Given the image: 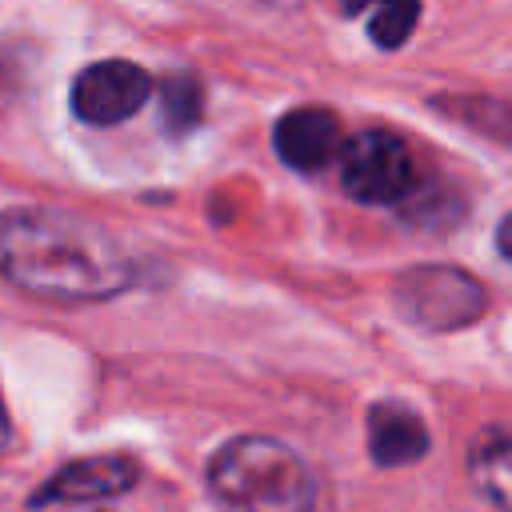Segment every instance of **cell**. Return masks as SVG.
<instances>
[{
    "label": "cell",
    "mask_w": 512,
    "mask_h": 512,
    "mask_svg": "<svg viewBox=\"0 0 512 512\" xmlns=\"http://www.w3.org/2000/svg\"><path fill=\"white\" fill-rule=\"evenodd\" d=\"M0 276L52 304H92L128 288L132 264L100 224L60 208L0 212Z\"/></svg>",
    "instance_id": "obj_1"
},
{
    "label": "cell",
    "mask_w": 512,
    "mask_h": 512,
    "mask_svg": "<svg viewBox=\"0 0 512 512\" xmlns=\"http://www.w3.org/2000/svg\"><path fill=\"white\" fill-rule=\"evenodd\" d=\"M216 512H316L308 464L272 436H236L208 460Z\"/></svg>",
    "instance_id": "obj_2"
},
{
    "label": "cell",
    "mask_w": 512,
    "mask_h": 512,
    "mask_svg": "<svg viewBox=\"0 0 512 512\" xmlns=\"http://www.w3.org/2000/svg\"><path fill=\"white\" fill-rule=\"evenodd\" d=\"M392 300L400 316L424 332H456L484 316L488 292L484 284L452 264H416L396 276Z\"/></svg>",
    "instance_id": "obj_3"
},
{
    "label": "cell",
    "mask_w": 512,
    "mask_h": 512,
    "mask_svg": "<svg viewBox=\"0 0 512 512\" xmlns=\"http://www.w3.org/2000/svg\"><path fill=\"white\" fill-rule=\"evenodd\" d=\"M340 184L360 204H400L416 184L408 144L384 128L352 136L340 152Z\"/></svg>",
    "instance_id": "obj_4"
},
{
    "label": "cell",
    "mask_w": 512,
    "mask_h": 512,
    "mask_svg": "<svg viewBox=\"0 0 512 512\" xmlns=\"http://www.w3.org/2000/svg\"><path fill=\"white\" fill-rule=\"evenodd\" d=\"M152 96V76L132 60H96L76 72L68 88V104L76 120L108 128L140 112V104Z\"/></svg>",
    "instance_id": "obj_5"
},
{
    "label": "cell",
    "mask_w": 512,
    "mask_h": 512,
    "mask_svg": "<svg viewBox=\"0 0 512 512\" xmlns=\"http://www.w3.org/2000/svg\"><path fill=\"white\" fill-rule=\"evenodd\" d=\"M136 484V464L128 456H84L64 464L44 480L40 492H32V508H52V504H92L120 496Z\"/></svg>",
    "instance_id": "obj_6"
},
{
    "label": "cell",
    "mask_w": 512,
    "mask_h": 512,
    "mask_svg": "<svg viewBox=\"0 0 512 512\" xmlns=\"http://www.w3.org/2000/svg\"><path fill=\"white\" fill-rule=\"evenodd\" d=\"M272 144H276V156L296 172H320L324 164L336 160V152H344L340 120L328 108L284 112L272 128Z\"/></svg>",
    "instance_id": "obj_7"
},
{
    "label": "cell",
    "mask_w": 512,
    "mask_h": 512,
    "mask_svg": "<svg viewBox=\"0 0 512 512\" xmlns=\"http://www.w3.org/2000/svg\"><path fill=\"white\" fill-rule=\"evenodd\" d=\"M368 452L380 468H404L428 456L424 420L396 400H380L368 408Z\"/></svg>",
    "instance_id": "obj_8"
},
{
    "label": "cell",
    "mask_w": 512,
    "mask_h": 512,
    "mask_svg": "<svg viewBox=\"0 0 512 512\" xmlns=\"http://www.w3.org/2000/svg\"><path fill=\"white\" fill-rule=\"evenodd\" d=\"M468 476L496 512H512V428H488L472 444Z\"/></svg>",
    "instance_id": "obj_9"
},
{
    "label": "cell",
    "mask_w": 512,
    "mask_h": 512,
    "mask_svg": "<svg viewBox=\"0 0 512 512\" xmlns=\"http://www.w3.org/2000/svg\"><path fill=\"white\" fill-rule=\"evenodd\" d=\"M348 16L368 12V36L376 48L392 52L400 44H408V36L416 32L420 20V0H344Z\"/></svg>",
    "instance_id": "obj_10"
},
{
    "label": "cell",
    "mask_w": 512,
    "mask_h": 512,
    "mask_svg": "<svg viewBox=\"0 0 512 512\" xmlns=\"http://www.w3.org/2000/svg\"><path fill=\"white\" fill-rule=\"evenodd\" d=\"M200 112H204V88H200V76L192 72H168L160 80V116H164V128L172 136H184L200 124Z\"/></svg>",
    "instance_id": "obj_11"
},
{
    "label": "cell",
    "mask_w": 512,
    "mask_h": 512,
    "mask_svg": "<svg viewBox=\"0 0 512 512\" xmlns=\"http://www.w3.org/2000/svg\"><path fill=\"white\" fill-rule=\"evenodd\" d=\"M440 108L464 124H472L476 132L484 136H500L508 140L512 136V108L492 100V96H460V100H440Z\"/></svg>",
    "instance_id": "obj_12"
},
{
    "label": "cell",
    "mask_w": 512,
    "mask_h": 512,
    "mask_svg": "<svg viewBox=\"0 0 512 512\" xmlns=\"http://www.w3.org/2000/svg\"><path fill=\"white\" fill-rule=\"evenodd\" d=\"M496 248H500V256L512 264V212L500 220V228H496Z\"/></svg>",
    "instance_id": "obj_13"
},
{
    "label": "cell",
    "mask_w": 512,
    "mask_h": 512,
    "mask_svg": "<svg viewBox=\"0 0 512 512\" xmlns=\"http://www.w3.org/2000/svg\"><path fill=\"white\" fill-rule=\"evenodd\" d=\"M8 436H12V428H8V412H4V400H0V452L8 448Z\"/></svg>",
    "instance_id": "obj_14"
},
{
    "label": "cell",
    "mask_w": 512,
    "mask_h": 512,
    "mask_svg": "<svg viewBox=\"0 0 512 512\" xmlns=\"http://www.w3.org/2000/svg\"><path fill=\"white\" fill-rule=\"evenodd\" d=\"M60 512H88V508H84V504H64Z\"/></svg>",
    "instance_id": "obj_15"
}]
</instances>
